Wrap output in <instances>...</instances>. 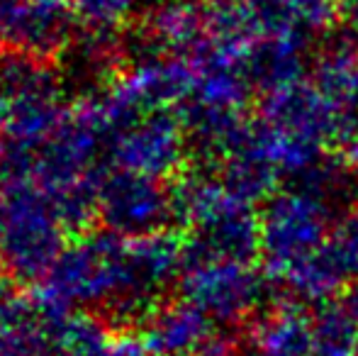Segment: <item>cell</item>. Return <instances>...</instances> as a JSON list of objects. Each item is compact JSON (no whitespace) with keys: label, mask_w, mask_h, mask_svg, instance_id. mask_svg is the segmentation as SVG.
I'll return each mask as SVG.
<instances>
[{"label":"cell","mask_w":358,"mask_h":356,"mask_svg":"<svg viewBox=\"0 0 358 356\" xmlns=\"http://www.w3.org/2000/svg\"><path fill=\"white\" fill-rule=\"evenodd\" d=\"M137 3L139 0H71L76 17L83 20L90 29H100V32L127 22Z\"/></svg>","instance_id":"obj_15"},{"label":"cell","mask_w":358,"mask_h":356,"mask_svg":"<svg viewBox=\"0 0 358 356\" xmlns=\"http://www.w3.org/2000/svg\"><path fill=\"white\" fill-rule=\"evenodd\" d=\"M315 86L346 115L358 108V29L336 39L317 62Z\"/></svg>","instance_id":"obj_11"},{"label":"cell","mask_w":358,"mask_h":356,"mask_svg":"<svg viewBox=\"0 0 358 356\" xmlns=\"http://www.w3.org/2000/svg\"><path fill=\"white\" fill-rule=\"evenodd\" d=\"M213 320L188 300L166 305L146 329V349L159 356H193L210 344Z\"/></svg>","instance_id":"obj_10"},{"label":"cell","mask_w":358,"mask_h":356,"mask_svg":"<svg viewBox=\"0 0 358 356\" xmlns=\"http://www.w3.org/2000/svg\"><path fill=\"white\" fill-rule=\"evenodd\" d=\"M5 278H8V276H5V271L0 269V300L5 298V290H8V283H5Z\"/></svg>","instance_id":"obj_19"},{"label":"cell","mask_w":358,"mask_h":356,"mask_svg":"<svg viewBox=\"0 0 358 356\" xmlns=\"http://www.w3.org/2000/svg\"><path fill=\"white\" fill-rule=\"evenodd\" d=\"M62 86L44 62L13 54L0 62V137L39 147L66 120Z\"/></svg>","instance_id":"obj_3"},{"label":"cell","mask_w":358,"mask_h":356,"mask_svg":"<svg viewBox=\"0 0 358 356\" xmlns=\"http://www.w3.org/2000/svg\"><path fill=\"white\" fill-rule=\"evenodd\" d=\"M264 37H280V34H297V27H305L302 20V0H239Z\"/></svg>","instance_id":"obj_14"},{"label":"cell","mask_w":358,"mask_h":356,"mask_svg":"<svg viewBox=\"0 0 358 356\" xmlns=\"http://www.w3.org/2000/svg\"><path fill=\"white\" fill-rule=\"evenodd\" d=\"M0 218H3V203H0Z\"/></svg>","instance_id":"obj_21"},{"label":"cell","mask_w":358,"mask_h":356,"mask_svg":"<svg viewBox=\"0 0 358 356\" xmlns=\"http://www.w3.org/2000/svg\"><path fill=\"white\" fill-rule=\"evenodd\" d=\"M178 218L176 190L166 180L129 171H113L100 180L98 220L105 229L122 239H144L171 232Z\"/></svg>","instance_id":"obj_5"},{"label":"cell","mask_w":358,"mask_h":356,"mask_svg":"<svg viewBox=\"0 0 358 356\" xmlns=\"http://www.w3.org/2000/svg\"><path fill=\"white\" fill-rule=\"evenodd\" d=\"M344 303H346V308L351 310V315H354V320H356V325H358V285L346 293Z\"/></svg>","instance_id":"obj_17"},{"label":"cell","mask_w":358,"mask_h":356,"mask_svg":"<svg viewBox=\"0 0 358 356\" xmlns=\"http://www.w3.org/2000/svg\"><path fill=\"white\" fill-rule=\"evenodd\" d=\"M331 227L329 203L310 190L295 188L268 198L261 213V259L266 276L283 283L290 271L322 247Z\"/></svg>","instance_id":"obj_4"},{"label":"cell","mask_w":358,"mask_h":356,"mask_svg":"<svg viewBox=\"0 0 358 356\" xmlns=\"http://www.w3.org/2000/svg\"><path fill=\"white\" fill-rule=\"evenodd\" d=\"M300 300L327 303L341 288L358 285V213L334 222L322 247L283 278Z\"/></svg>","instance_id":"obj_9"},{"label":"cell","mask_w":358,"mask_h":356,"mask_svg":"<svg viewBox=\"0 0 358 356\" xmlns=\"http://www.w3.org/2000/svg\"><path fill=\"white\" fill-rule=\"evenodd\" d=\"M180 290L213 322H241L264 298V276L251 264L193 262L180 280Z\"/></svg>","instance_id":"obj_7"},{"label":"cell","mask_w":358,"mask_h":356,"mask_svg":"<svg viewBox=\"0 0 358 356\" xmlns=\"http://www.w3.org/2000/svg\"><path fill=\"white\" fill-rule=\"evenodd\" d=\"M0 269L8 278L34 283L49 278L66 252V227L37 185L0 195Z\"/></svg>","instance_id":"obj_2"},{"label":"cell","mask_w":358,"mask_h":356,"mask_svg":"<svg viewBox=\"0 0 358 356\" xmlns=\"http://www.w3.org/2000/svg\"><path fill=\"white\" fill-rule=\"evenodd\" d=\"M185 124L171 110L144 113L129 120L110 137L108 154L115 171L142 173L151 178H169L183 164L190 147Z\"/></svg>","instance_id":"obj_6"},{"label":"cell","mask_w":358,"mask_h":356,"mask_svg":"<svg viewBox=\"0 0 358 356\" xmlns=\"http://www.w3.org/2000/svg\"><path fill=\"white\" fill-rule=\"evenodd\" d=\"M193 356H229V354H227V349L222 347V344L210 342L208 347H203V349H200V352H195Z\"/></svg>","instance_id":"obj_18"},{"label":"cell","mask_w":358,"mask_h":356,"mask_svg":"<svg viewBox=\"0 0 358 356\" xmlns=\"http://www.w3.org/2000/svg\"><path fill=\"white\" fill-rule=\"evenodd\" d=\"M115 52H117V47L110 42L108 34L100 32V29H93L90 34L78 37L76 42L71 39V44H69L64 54H69L76 81L93 88L95 83L105 81L113 73Z\"/></svg>","instance_id":"obj_13"},{"label":"cell","mask_w":358,"mask_h":356,"mask_svg":"<svg viewBox=\"0 0 358 356\" xmlns=\"http://www.w3.org/2000/svg\"><path fill=\"white\" fill-rule=\"evenodd\" d=\"M178 218L193 229L188 264L236 262L251 264L261 257V218L254 203L234 195L220 178L198 176L176 188Z\"/></svg>","instance_id":"obj_1"},{"label":"cell","mask_w":358,"mask_h":356,"mask_svg":"<svg viewBox=\"0 0 358 356\" xmlns=\"http://www.w3.org/2000/svg\"><path fill=\"white\" fill-rule=\"evenodd\" d=\"M315 356H358V325L344 300H327L312 315Z\"/></svg>","instance_id":"obj_12"},{"label":"cell","mask_w":358,"mask_h":356,"mask_svg":"<svg viewBox=\"0 0 358 356\" xmlns=\"http://www.w3.org/2000/svg\"><path fill=\"white\" fill-rule=\"evenodd\" d=\"M246 356H273V354H266V352H259V349H254V347H251V349H249V354H246Z\"/></svg>","instance_id":"obj_20"},{"label":"cell","mask_w":358,"mask_h":356,"mask_svg":"<svg viewBox=\"0 0 358 356\" xmlns=\"http://www.w3.org/2000/svg\"><path fill=\"white\" fill-rule=\"evenodd\" d=\"M339 15H346L351 22L358 24V0H339Z\"/></svg>","instance_id":"obj_16"},{"label":"cell","mask_w":358,"mask_h":356,"mask_svg":"<svg viewBox=\"0 0 358 356\" xmlns=\"http://www.w3.org/2000/svg\"><path fill=\"white\" fill-rule=\"evenodd\" d=\"M73 20L71 0H0V47L47 62L71 44Z\"/></svg>","instance_id":"obj_8"}]
</instances>
